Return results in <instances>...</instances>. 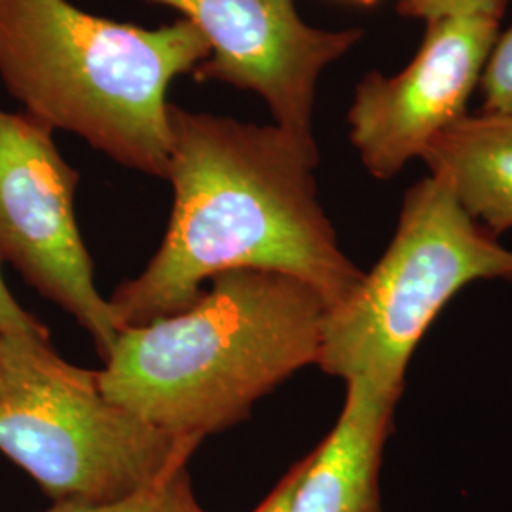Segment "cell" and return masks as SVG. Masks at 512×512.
I'll return each instance as SVG.
<instances>
[{
	"instance_id": "cell-13",
	"label": "cell",
	"mask_w": 512,
	"mask_h": 512,
	"mask_svg": "<svg viewBox=\"0 0 512 512\" xmlns=\"http://www.w3.org/2000/svg\"><path fill=\"white\" fill-rule=\"evenodd\" d=\"M0 334L29 340H50V330L37 317L19 306L18 300L8 291L0 272Z\"/></svg>"
},
{
	"instance_id": "cell-5",
	"label": "cell",
	"mask_w": 512,
	"mask_h": 512,
	"mask_svg": "<svg viewBox=\"0 0 512 512\" xmlns=\"http://www.w3.org/2000/svg\"><path fill=\"white\" fill-rule=\"evenodd\" d=\"M499 277L512 279L511 249L429 175L404 194L378 264L327 311L317 366L344 382L365 378L403 395L410 359L444 306L469 283Z\"/></svg>"
},
{
	"instance_id": "cell-7",
	"label": "cell",
	"mask_w": 512,
	"mask_h": 512,
	"mask_svg": "<svg viewBox=\"0 0 512 512\" xmlns=\"http://www.w3.org/2000/svg\"><path fill=\"white\" fill-rule=\"evenodd\" d=\"M425 37L395 76L368 73L348 112L349 139L366 171L387 181L421 158L442 129L467 114L488 55L499 37L492 18L425 21Z\"/></svg>"
},
{
	"instance_id": "cell-17",
	"label": "cell",
	"mask_w": 512,
	"mask_h": 512,
	"mask_svg": "<svg viewBox=\"0 0 512 512\" xmlns=\"http://www.w3.org/2000/svg\"><path fill=\"white\" fill-rule=\"evenodd\" d=\"M351 2H355V4H361V6H374L378 0H351Z\"/></svg>"
},
{
	"instance_id": "cell-12",
	"label": "cell",
	"mask_w": 512,
	"mask_h": 512,
	"mask_svg": "<svg viewBox=\"0 0 512 512\" xmlns=\"http://www.w3.org/2000/svg\"><path fill=\"white\" fill-rule=\"evenodd\" d=\"M511 0H399L397 12L404 18H492L501 19Z\"/></svg>"
},
{
	"instance_id": "cell-8",
	"label": "cell",
	"mask_w": 512,
	"mask_h": 512,
	"mask_svg": "<svg viewBox=\"0 0 512 512\" xmlns=\"http://www.w3.org/2000/svg\"><path fill=\"white\" fill-rule=\"evenodd\" d=\"M192 21L211 44V55L192 73L256 92L272 110L275 126L313 137L317 80L348 54L361 29L323 31L306 25L293 0H150Z\"/></svg>"
},
{
	"instance_id": "cell-2",
	"label": "cell",
	"mask_w": 512,
	"mask_h": 512,
	"mask_svg": "<svg viewBox=\"0 0 512 512\" xmlns=\"http://www.w3.org/2000/svg\"><path fill=\"white\" fill-rule=\"evenodd\" d=\"M329 306L277 272L234 270L184 311L118 332L97 380L110 403L171 437L220 433L317 365Z\"/></svg>"
},
{
	"instance_id": "cell-11",
	"label": "cell",
	"mask_w": 512,
	"mask_h": 512,
	"mask_svg": "<svg viewBox=\"0 0 512 512\" xmlns=\"http://www.w3.org/2000/svg\"><path fill=\"white\" fill-rule=\"evenodd\" d=\"M478 86L486 112L512 114V27L495 40Z\"/></svg>"
},
{
	"instance_id": "cell-1",
	"label": "cell",
	"mask_w": 512,
	"mask_h": 512,
	"mask_svg": "<svg viewBox=\"0 0 512 512\" xmlns=\"http://www.w3.org/2000/svg\"><path fill=\"white\" fill-rule=\"evenodd\" d=\"M173 209L147 268L109 298L120 330L190 308L234 270L291 275L334 308L361 272L319 202L315 137L169 107Z\"/></svg>"
},
{
	"instance_id": "cell-16",
	"label": "cell",
	"mask_w": 512,
	"mask_h": 512,
	"mask_svg": "<svg viewBox=\"0 0 512 512\" xmlns=\"http://www.w3.org/2000/svg\"><path fill=\"white\" fill-rule=\"evenodd\" d=\"M255 512H289V478L283 476V480L275 486L274 492L268 495Z\"/></svg>"
},
{
	"instance_id": "cell-3",
	"label": "cell",
	"mask_w": 512,
	"mask_h": 512,
	"mask_svg": "<svg viewBox=\"0 0 512 512\" xmlns=\"http://www.w3.org/2000/svg\"><path fill=\"white\" fill-rule=\"evenodd\" d=\"M209 55V40L188 19L143 29L67 0H0V78L25 114L165 181L167 88Z\"/></svg>"
},
{
	"instance_id": "cell-10",
	"label": "cell",
	"mask_w": 512,
	"mask_h": 512,
	"mask_svg": "<svg viewBox=\"0 0 512 512\" xmlns=\"http://www.w3.org/2000/svg\"><path fill=\"white\" fill-rule=\"evenodd\" d=\"M421 160L473 219L499 236L512 228V114H465L442 129Z\"/></svg>"
},
{
	"instance_id": "cell-9",
	"label": "cell",
	"mask_w": 512,
	"mask_h": 512,
	"mask_svg": "<svg viewBox=\"0 0 512 512\" xmlns=\"http://www.w3.org/2000/svg\"><path fill=\"white\" fill-rule=\"evenodd\" d=\"M399 399L365 378L346 382L329 435L287 473L289 512H382L380 465Z\"/></svg>"
},
{
	"instance_id": "cell-18",
	"label": "cell",
	"mask_w": 512,
	"mask_h": 512,
	"mask_svg": "<svg viewBox=\"0 0 512 512\" xmlns=\"http://www.w3.org/2000/svg\"><path fill=\"white\" fill-rule=\"evenodd\" d=\"M0 391H2V366H0Z\"/></svg>"
},
{
	"instance_id": "cell-14",
	"label": "cell",
	"mask_w": 512,
	"mask_h": 512,
	"mask_svg": "<svg viewBox=\"0 0 512 512\" xmlns=\"http://www.w3.org/2000/svg\"><path fill=\"white\" fill-rule=\"evenodd\" d=\"M186 465V463H184ZM181 467V465H179ZM179 467H175L173 471H177ZM173 471L169 475H165L162 480H158L156 484L148 486L143 492L131 495L128 499L109 503V505H82V503H55L50 511L46 512H156L162 490H164L167 478L173 475Z\"/></svg>"
},
{
	"instance_id": "cell-4",
	"label": "cell",
	"mask_w": 512,
	"mask_h": 512,
	"mask_svg": "<svg viewBox=\"0 0 512 512\" xmlns=\"http://www.w3.org/2000/svg\"><path fill=\"white\" fill-rule=\"evenodd\" d=\"M0 452L54 503L109 505L188 463L202 437H171L103 395L97 370L50 340L0 334Z\"/></svg>"
},
{
	"instance_id": "cell-15",
	"label": "cell",
	"mask_w": 512,
	"mask_h": 512,
	"mask_svg": "<svg viewBox=\"0 0 512 512\" xmlns=\"http://www.w3.org/2000/svg\"><path fill=\"white\" fill-rule=\"evenodd\" d=\"M156 512H207L203 511L194 495L186 465H181L167 478Z\"/></svg>"
},
{
	"instance_id": "cell-6",
	"label": "cell",
	"mask_w": 512,
	"mask_h": 512,
	"mask_svg": "<svg viewBox=\"0 0 512 512\" xmlns=\"http://www.w3.org/2000/svg\"><path fill=\"white\" fill-rule=\"evenodd\" d=\"M54 129L0 110V260L92 336L105 363L120 327L93 281L92 256L74 217L80 175L63 160Z\"/></svg>"
}]
</instances>
